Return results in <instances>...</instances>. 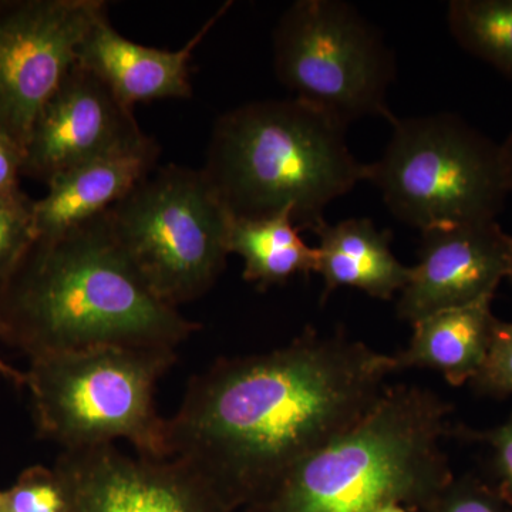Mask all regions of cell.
Returning <instances> with one entry per match:
<instances>
[{
  "instance_id": "cell-28",
  "label": "cell",
  "mask_w": 512,
  "mask_h": 512,
  "mask_svg": "<svg viewBox=\"0 0 512 512\" xmlns=\"http://www.w3.org/2000/svg\"><path fill=\"white\" fill-rule=\"evenodd\" d=\"M0 512H6L5 511V500H3L2 491H0Z\"/></svg>"
},
{
  "instance_id": "cell-23",
  "label": "cell",
  "mask_w": 512,
  "mask_h": 512,
  "mask_svg": "<svg viewBox=\"0 0 512 512\" xmlns=\"http://www.w3.org/2000/svg\"><path fill=\"white\" fill-rule=\"evenodd\" d=\"M467 436L490 448L491 461L495 474L500 478L501 490L512 501V413L504 423L493 429L466 431Z\"/></svg>"
},
{
  "instance_id": "cell-9",
  "label": "cell",
  "mask_w": 512,
  "mask_h": 512,
  "mask_svg": "<svg viewBox=\"0 0 512 512\" xmlns=\"http://www.w3.org/2000/svg\"><path fill=\"white\" fill-rule=\"evenodd\" d=\"M106 13L104 0H0V130L22 153L40 110Z\"/></svg>"
},
{
  "instance_id": "cell-19",
  "label": "cell",
  "mask_w": 512,
  "mask_h": 512,
  "mask_svg": "<svg viewBox=\"0 0 512 512\" xmlns=\"http://www.w3.org/2000/svg\"><path fill=\"white\" fill-rule=\"evenodd\" d=\"M3 500L6 512H69L66 488L55 468H26Z\"/></svg>"
},
{
  "instance_id": "cell-2",
  "label": "cell",
  "mask_w": 512,
  "mask_h": 512,
  "mask_svg": "<svg viewBox=\"0 0 512 512\" xmlns=\"http://www.w3.org/2000/svg\"><path fill=\"white\" fill-rule=\"evenodd\" d=\"M200 328L148 288L107 211L36 238L0 284V339L29 359L99 346L177 349Z\"/></svg>"
},
{
  "instance_id": "cell-16",
  "label": "cell",
  "mask_w": 512,
  "mask_h": 512,
  "mask_svg": "<svg viewBox=\"0 0 512 512\" xmlns=\"http://www.w3.org/2000/svg\"><path fill=\"white\" fill-rule=\"evenodd\" d=\"M493 299L443 309L412 323L409 346L394 355L399 370L423 367L439 372L451 386L470 383L493 340L498 320L491 309Z\"/></svg>"
},
{
  "instance_id": "cell-7",
  "label": "cell",
  "mask_w": 512,
  "mask_h": 512,
  "mask_svg": "<svg viewBox=\"0 0 512 512\" xmlns=\"http://www.w3.org/2000/svg\"><path fill=\"white\" fill-rule=\"evenodd\" d=\"M107 217L148 288L174 308L210 291L231 255L232 217L201 168L157 167Z\"/></svg>"
},
{
  "instance_id": "cell-17",
  "label": "cell",
  "mask_w": 512,
  "mask_h": 512,
  "mask_svg": "<svg viewBox=\"0 0 512 512\" xmlns=\"http://www.w3.org/2000/svg\"><path fill=\"white\" fill-rule=\"evenodd\" d=\"M229 254L244 259V279L259 289L282 285L295 275L309 276L318 269V249L306 245L291 212L262 220L232 218Z\"/></svg>"
},
{
  "instance_id": "cell-3",
  "label": "cell",
  "mask_w": 512,
  "mask_h": 512,
  "mask_svg": "<svg viewBox=\"0 0 512 512\" xmlns=\"http://www.w3.org/2000/svg\"><path fill=\"white\" fill-rule=\"evenodd\" d=\"M338 120L295 99L258 100L215 121L202 173L237 220L291 212L315 232L326 208L369 178Z\"/></svg>"
},
{
  "instance_id": "cell-22",
  "label": "cell",
  "mask_w": 512,
  "mask_h": 512,
  "mask_svg": "<svg viewBox=\"0 0 512 512\" xmlns=\"http://www.w3.org/2000/svg\"><path fill=\"white\" fill-rule=\"evenodd\" d=\"M440 512H512L503 490H493L474 477L451 481L439 498Z\"/></svg>"
},
{
  "instance_id": "cell-29",
  "label": "cell",
  "mask_w": 512,
  "mask_h": 512,
  "mask_svg": "<svg viewBox=\"0 0 512 512\" xmlns=\"http://www.w3.org/2000/svg\"><path fill=\"white\" fill-rule=\"evenodd\" d=\"M508 279H510V281L512 282V271H511L510 278H508Z\"/></svg>"
},
{
  "instance_id": "cell-24",
  "label": "cell",
  "mask_w": 512,
  "mask_h": 512,
  "mask_svg": "<svg viewBox=\"0 0 512 512\" xmlns=\"http://www.w3.org/2000/svg\"><path fill=\"white\" fill-rule=\"evenodd\" d=\"M22 165V150L0 130V201L8 204L32 201L20 188Z\"/></svg>"
},
{
  "instance_id": "cell-8",
  "label": "cell",
  "mask_w": 512,
  "mask_h": 512,
  "mask_svg": "<svg viewBox=\"0 0 512 512\" xmlns=\"http://www.w3.org/2000/svg\"><path fill=\"white\" fill-rule=\"evenodd\" d=\"M276 79L343 126L394 119L387 93L396 60L379 30L342 0H298L272 33Z\"/></svg>"
},
{
  "instance_id": "cell-26",
  "label": "cell",
  "mask_w": 512,
  "mask_h": 512,
  "mask_svg": "<svg viewBox=\"0 0 512 512\" xmlns=\"http://www.w3.org/2000/svg\"><path fill=\"white\" fill-rule=\"evenodd\" d=\"M0 376H2L3 379L9 380V382L12 383L13 386L18 387V389L26 387V372H20V370L15 369V367L3 362V359H0Z\"/></svg>"
},
{
  "instance_id": "cell-21",
  "label": "cell",
  "mask_w": 512,
  "mask_h": 512,
  "mask_svg": "<svg viewBox=\"0 0 512 512\" xmlns=\"http://www.w3.org/2000/svg\"><path fill=\"white\" fill-rule=\"evenodd\" d=\"M477 393L491 397L512 394V322L498 319L480 372L470 382Z\"/></svg>"
},
{
  "instance_id": "cell-13",
  "label": "cell",
  "mask_w": 512,
  "mask_h": 512,
  "mask_svg": "<svg viewBox=\"0 0 512 512\" xmlns=\"http://www.w3.org/2000/svg\"><path fill=\"white\" fill-rule=\"evenodd\" d=\"M224 6L187 45L178 50L154 49L121 36L103 15L87 32L77 52V63L96 74L126 106L164 99H190L191 59L215 23L224 16Z\"/></svg>"
},
{
  "instance_id": "cell-10",
  "label": "cell",
  "mask_w": 512,
  "mask_h": 512,
  "mask_svg": "<svg viewBox=\"0 0 512 512\" xmlns=\"http://www.w3.org/2000/svg\"><path fill=\"white\" fill-rule=\"evenodd\" d=\"M146 138L134 109L76 63L36 117L23 151L22 177L47 184L64 171L123 153Z\"/></svg>"
},
{
  "instance_id": "cell-11",
  "label": "cell",
  "mask_w": 512,
  "mask_h": 512,
  "mask_svg": "<svg viewBox=\"0 0 512 512\" xmlns=\"http://www.w3.org/2000/svg\"><path fill=\"white\" fill-rule=\"evenodd\" d=\"M53 468L69 512H227L180 461L130 457L114 444L63 450Z\"/></svg>"
},
{
  "instance_id": "cell-1",
  "label": "cell",
  "mask_w": 512,
  "mask_h": 512,
  "mask_svg": "<svg viewBox=\"0 0 512 512\" xmlns=\"http://www.w3.org/2000/svg\"><path fill=\"white\" fill-rule=\"evenodd\" d=\"M397 370L394 356L313 329L284 348L217 360L192 377L167 419L168 460L187 467L225 510L254 503L359 423Z\"/></svg>"
},
{
  "instance_id": "cell-5",
  "label": "cell",
  "mask_w": 512,
  "mask_h": 512,
  "mask_svg": "<svg viewBox=\"0 0 512 512\" xmlns=\"http://www.w3.org/2000/svg\"><path fill=\"white\" fill-rule=\"evenodd\" d=\"M177 362L175 349L99 346L30 359L37 437L63 450L126 440L138 456L168 460L167 419L157 412L158 380Z\"/></svg>"
},
{
  "instance_id": "cell-4",
  "label": "cell",
  "mask_w": 512,
  "mask_h": 512,
  "mask_svg": "<svg viewBox=\"0 0 512 512\" xmlns=\"http://www.w3.org/2000/svg\"><path fill=\"white\" fill-rule=\"evenodd\" d=\"M450 412L430 390L387 387L359 423L289 470L251 512H376L439 500L453 481L441 446Z\"/></svg>"
},
{
  "instance_id": "cell-27",
  "label": "cell",
  "mask_w": 512,
  "mask_h": 512,
  "mask_svg": "<svg viewBox=\"0 0 512 512\" xmlns=\"http://www.w3.org/2000/svg\"><path fill=\"white\" fill-rule=\"evenodd\" d=\"M376 512H406L403 510L402 507H400L399 504H389L384 505V507L379 508Z\"/></svg>"
},
{
  "instance_id": "cell-6",
  "label": "cell",
  "mask_w": 512,
  "mask_h": 512,
  "mask_svg": "<svg viewBox=\"0 0 512 512\" xmlns=\"http://www.w3.org/2000/svg\"><path fill=\"white\" fill-rule=\"evenodd\" d=\"M383 156L369 164L397 218L420 229L497 221L508 192L500 144L451 113L390 121Z\"/></svg>"
},
{
  "instance_id": "cell-15",
  "label": "cell",
  "mask_w": 512,
  "mask_h": 512,
  "mask_svg": "<svg viewBox=\"0 0 512 512\" xmlns=\"http://www.w3.org/2000/svg\"><path fill=\"white\" fill-rule=\"evenodd\" d=\"M313 234L319 238L316 274L325 284L323 298L338 288H356L390 301L406 286L410 266L393 254L389 229H379L367 218H349L323 222Z\"/></svg>"
},
{
  "instance_id": "cell-12",
  "label": "cell",
  "mask_w": 512,
  "mask_h": 512,
  "mask_svg": "<svg viewBox=\"0 0 512 512\" xmlns=\"http://www.w3.org/2000/svg\"><path fill=\"white\" fill-rule=\"evenodd\" d=\"M419 264L410 266L397 315L414 323L443 309L494 296L510 278L512 237L497 221L421 232Z\"/></svg>"
},
{
  "instance_id": "cell-20",
  "label": "cell",
  "mask_w": 512,
  "mask_h": 512,
  "mask_svg": "<svg viewBox=\"0 0 512 512\" xmlns=\"http://www.w3.org/2000/svg\"><path fill=\"white\" fill-rule=\"evenodd\" d=\"M29 204L0 201V284L5 281L36 239Z\"/></svg>"
},
{
  "instance_id": "cell-25",
  "label": "cell",
  "mask_w": 512,
  "mask_h": 512,
  "mask_svg": "<svg viewBox=\"0 0 512 512\" xmlns=\"http://www.w3.org/2000/svg\"><path fill=\"white\" fill-rule=\"evenodd\" d=\"M501 161H503V170L505 184H507L508 192L512 194V131L510 136L505 138L503 144H500Z\"/></svg>"
},
{
  "instance_id": "cell-14",
  "label": "cell",
  "mask_w": 512,
  "mask_h": 512,
  "mask_svg": "<svg viewBox=\"0 0 512 512\" xmlns=\"http://www.w3.org/2000/svg\"><path fill=\"white\" fill-rule=\"evenodd\" d=\"M160 156V144L147 136L130 150L56 175L46 184L45 197L33 201L36 238L57 237L109 211L156 170Z\"/></svg>"
},
{
  "instance_id": "cell-18",
  "label": "cell",
  "mask_w": 512,
  "mask_h": 512,
  "mask_svg": "<svg viewBox=\"0 0 512 512\" xmlns=\"http://www.w3.org/2000/svg\"><path fill=\"white\" fill-rule=\"evenodd\" d=\"M447 25L466 52L512 79V0H453Z\"/></svg>"
}]
</instances>
